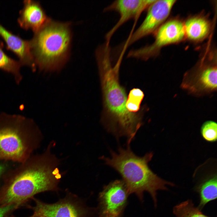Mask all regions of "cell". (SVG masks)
<instances>
[{
  "instance_id": "obj_4",
  "label": "cell",
  "mask_w": 217,
  "mask_h": 217,
  "mask_svg": "<svg viewBox=\"0 0 217 217\" xmlns=\"http://www.w3.org/2000/svg\"><path fill=\"white\" fill-rule=\"evenodd\" d=\"M42 139L40 130L31 118L0 114V161L23 162L38 148Z\"/></svg>"
},
{
  "instance_id": "obj_19",
  "label": "cell",
  "mask_w": 217,
  "mask_h": 217,
  "mask_svg": "<svg viewBox=\"0 0 217 217\" xmlns=\"http://www.w3.org/2000/svg\"><path fill=\"white\" fill-rule=\"evenodd\" d=\"M201 133L203 138L207 141L213 142L217 139V124L212 121H206L201 128Z\"/></svg>"
},
{
  "instance_id": "obj_15",
  "label": "cell",
  "mask_w": 217,
  "mask_h": 217,
  "mask_svg": "<svg viewBox=\"0 0 217 217\" xmlns=\"http://www.w3.org/2000/svg\"><path fill=\"white\" fill-rule=\"evenodd\" d=\"M200 202L198 207L202 209L209 202L217 198V175H214L203 180L196 188Z\"/></svg>"
},
{
  "instance_id": "obj_22",
  "label": "cell",
  "mask_w": 217,
  "mask_h": 217,
  "mask_svg": "<svg viewBox=\"0 0 217 217\" xmlns=\"http://www.w3.org/2000/svg\"><path fill=\"white\" fill-rule=\"evenodd\" d=\"M30 217H34L33 215Z\"/></svg>"
},
{
  "instance_id": "obj_20",
  "label": "cell",
  "mask_w": 217,
  "mask_h": 217,
  "mask_svg": "<svg viewBox=\"0 0 217 217\" xmlns=\"http://www.w3.org/2000/svg\"><path fill=\"white\" fill-rule=\"evenodd\" d=\"M17 206L14 205L0 206V217H4L10 211Z\"/></svg>"
},
{
  "instance_id": "obj_17",
  "label": "cell",
  "mask_w": 217,
  "mask_h": 217,
  "mask_svg": "<svg viewBox=\"0 0 217 217\" xmlns=\"http://www.w3.org/2000/svg\"><path fill=\"white\" fill-rule=\"evenodd\" d=\"M173 212L176 217H210L203 214L201 209L194 206L192 200H189L175 206Z\"/></svg>"
},
{
  "instance_id": "obj_21",
  "label": "cell",
  "mask_w": 217,
  "mask_h": 217,
  "mask_svg": "<svg viewBox=\"0 0 217 217\" xmlns=\"http://www.w3.org/2000/svg\"><path fill=\"white\" fill-rule=\"evenodd\" d=\"M5 167L3 165L0 164V176L5 172Z\"/></svg>"
},
{
  "instance_id": "obj_13",
  "label": "cell",
  "mask_w": 217,
  "mask_h": 217,
  "mask_svg": "<svg viewBox=\"0 0 217 217\" xmlns=\"http://www.w3.org/2000/svg\"><path fill=\"white\" fill-rule=\"evenodd\" d=\"M0 36L5 41L7 48L18 57L22 66L29 67L33 71L36 70V67L31 52L30 41L14 34L0 24Z\"/></svg>"
},
{
  "instance_id": "obj_5",
  "label": "cell",
  "mask_w": 217,
  "mask_h": 217,
  "mask_svg": "<svg viewBox=\"0 0 217 217\" xmlns=\"http://www.w3.org/2000/svg\"><path fill=\"white\" fill-rule=\"evenodd\" d=\"M70 22L51 19L34 33L30 41L36 68L41 71H58L68 60L71 40Z\"/></svg>"
},
{
  "instance_id": "obj_2",
  "label": "cell",
  "mask_w": 217,
  "mask_h": 217,
  "mask_svg": "<svg viewBox=\"0 0 217 217\" xmlns=\"http://www.w3.org/2000/svg\"><path fill=\"white\" fill-rule=\"evenodd\" d=\"M59 162L51 151L32 155L14 169L4 174L5 185L0 194V206L17 207L34 195L58 190L61 174Z\"/></svg>"
},
{
  "instance_id": "obj_18",
  "label": "cell",
  "mask_w": 217,
  "mask_h": 217,
  "mask_svg": "<svg viewBox=\"0 0 217 217\" xmlns=\"http://www.w3.org/2000/svg\"><path fill=\"white\" fill-rule=\"evenodd\" d=\"M144 97V93L140 89L134 88L131 90L127 97L126 104L128 110L134 113L139 111Z\"/></svg>"
},
{
  "instance_id": "obj_7",
  "label": "cell",
  "mask_w": 217,
  "mask_h": 217,
  "mask_svg": "<svg viewBox=\"0 0 217 217\" xmlns=\"http://www.w3.org/2000/svg\"><path fill=\"white\" fill-rule=\"evenodd\" d=\"M155 33V41L152 44L131 50L127 57L147 60L156 56L164 46L180 42L186 37L184 23L176 18L162 24Z\"/></svg>"
},
{
  "instance_id": "obj_12",
  "label": "cell",
  "mask_w": 217,
  "mask_h": 217,
  "mask_svg": "<svg viewBox=\"0 0 217 217\" xmlns=\"http://www.w3.org/2000/svg\"><path fill=\"white\" fill-rule=\"evenodd\" d=\"M20 12L18 23L23 29H30L35 33L44 26L50 20L41 5L37 1L25 0Z\"/></svg>"
},
{
  "instance_id": "obj_10",
  "label": "cell",
  "mask_w": 217,
  "mask_h": 217,
  "mask_svg": "<svg viewBox=\"0 0 217 217\" xmlns=\"http://www.w3.org/2000/svg\"><path fill=\"white\" fill-rule=\"evenodd\" d=\"M176 2L175 0H155L148 8L144 20L124 44L126 48L136 41L154 33L169 16Z\"/></svg>"
},
{
  "instance_id": "obj_16",
  "label": "cell",
  "mask_w": 217,
  "mask_h": 217,
  "mask_svg": "<svg viewBox=\"0 0 217 217\" xmlns=\"http://www.w3.org/2000/svg\"><path fill=\"white\" fill-rule=\"evenodd\" d=\"M4 44L0 40V69L11 74L17 84L21 82L23 77L20 69L22 66L19 61L15 60L8 56L4 52Z\"/></svg>"
},
{
  "instance_id": "obj_6",
  "label": "cell",
  "mask_w": 217,
  "mask_h": 217,
  "mask_svg": "<svg viewBox=\"0 0 217 217\" xmlns=\"http://www.w3.org/2000/svg\"><path fill=\"white\" fill-rule=\"evenodd\" d=\"M214 55H204L192 69L184 74L181 87L188 93L200 96L217 90V63Z\"/></svg>"
},
{
  "instance_id": "obj_9",
  "label": "cell",
  "mask_w": 217,
  "mask_h": 217,
  "mask_svg": "<svg viewBox=\"0 0 217 217\" xmlns=\"http://www.w3.org/2000/svg\"><path fill=\"white\" fill-rule=\"evenodd\" d=\"M129 195L122 180L104 186L99 195L98 217H122Z\"/></svg>"
},
{
  "instance_id": "obj_8",
  "label": "cell",
  "mask_w": 217,
  "mask_h": 217,
  "mask_svg": "<svg viewBox=\"0 0 217 217\" xmlns=\"http://www.w3.org/2000/svg\"><path fill=\"white\" fill-rule=\"evenodd\" d=\"M33 207L34 217H92V211L77 196L68 194L64 198L52 204L34 199Z\"/></svg>"
},
{
  "instance_id": "obj_1",
  "label": "cell",
  "mask_w": 217,
  "mask_h": 217,
  "mask_svg": "<svg viewBox=\"0 0 217 217\" xmlns=\"http://www.w3.org/2000/svg\"><path fill=\"white\" fill-rule=\"evenodd\" d=\"M123 55L121 54L113 65L110 48L101 47L96 52L102 93L103 124L115 136L132 140L142 125V115L140 112H131L126 107L127 97L119 79Z\"/></svg>"
},
{
  "instance_id": "obj_14",
  "label": "cell",
  "mask_w": 217,
  "mask_h": 217,
  "mask_svg": "<svg viewBox=\"0 0 217 217\" xmlns=\"http://www.w3.org/2000/svg\"><path fill=\"white\" fill-rule=\"evenodd\" d=\"M186 37L195 42L202 41L209 34L211 29L209 20L202 15L189 18L184 23Z\"/></svg>"
},
{
  "instance_id": "obj_11",
  "label": "cell",
  "mask_w": 217,
  "mask_h": 217,
  "mask_svg": "<svg viewBox=\"0 0 217 217\" xmlns=\"http://www.w3.org/2000/svg\"><path fill=\"white\" fill-rule=\"evenodd\" d=\"M155 0H117L105 8L104 12L114 11L119 14L116 24L105 36L106 42L110 43L111 37L116 31L127 21L137 19L142 12L148 8Z\"/></svg>"
},
{
  "instance_id": "obj_3",
  "label": "cell",
  "mask_w": 217,
  "mask_h": 217,
  "mask_svg": "<svg viewBox=\"0 0 217 217\" xmlns=\"http://www.w3.org/2000/svg\"><path fill=\"white\" fill-rule=\"evenodd\" d=\"M130 144L127 143L126 149L120 147L118 152L111 150L110 157L103 156L101 159L120 175L129 194H135L143 202L144 192H147L156 207L157 191L167 190L166 185H174L160 178L149 168L148 164L153 156L152 152L142 157L138 156L131 149Z\"/></svg>"
}]
</instances>
